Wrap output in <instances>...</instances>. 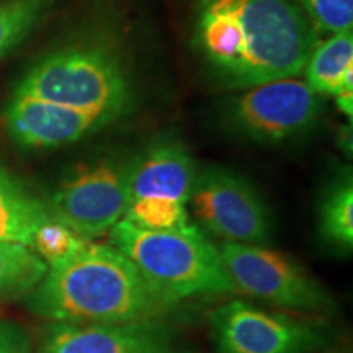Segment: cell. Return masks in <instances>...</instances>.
Returning <instances> with one entry per match:
<instances>
[{
	"label": "cell",
	"instance_id": "7c38bea8",
	"mask_svg": "<svg viewBox=\"0 0 353 353\" xmlns=\"http://www.w3.org/2000/svg\"><path fill=\"white\" fill-rule=\"evenodd\" d=\"M198 167L182 143L162 139L128 162V203L165 198L187 205Z\"/></svg>",
	"mask_w": 353,
	"mask_h": 353
},
{
	"label": "cell",
	"instance_id": "9a60e30c",
	"mask_svg": "<svg viewBox=\"0 0 353 353\" xmlns=\"http://www.w3.org/2000/svg\"><path fill=\"white\" fill-rule=\"evenodd\" d=\"M319 234L335 252L352 254L353 182L350 172H343L324 192L319 206Z\"/></svg>",
	"mask_w": 353,
	"mask_h": 353
},
{
	"label": "cell",
	"instance_id": "277c9868",
	"mask_svg": "<svg viewBox=\"0 0 353 353\" xmlns=\"http://www.w3.org/2000/svg\"><path fill=\"white\" fill-rule=\"evenodd\" d=\"M26 95L110 117L125 112L130 83L117 54L101 44H76L44 56L17 85Z\"/></svg>",
	"mask_w": 353,
	"mask_h": 353
},
{
	"label": "cell",
	"instance_id": "ba28073f",
	"mask_svg": "<svg viewBox=\"0 0 353 353\" xmlns=\"http://www.w3.org/2000/svg\"><path fill=\"white\" fill-rule=\"evenodd\" d=\"M210 327L218 353H312L325 343L317 322L272 314L242 299L213 311Z\"/></svg>",
	"mask_w": 353,
	"mask_h": 353
},
{
	"label": "cell",
	"instance_id": "d6986e66",
	"mask_svg": "<svg viewBox=\"0 0 353 353\" xmlns=\"http://www.w3.org/2000/svg\"><path fill=\"white\" fill-rule=\"evenodd\" d=\"M316 32L339 34L352 32L353 0H294Z\"/></svg>",
	"mask_w": 353,
	"mask_h": 353
},
{
	"label": "cell",
	"instance_id": "2e32d148",
	"mask_svg": "<svg viewBox=\"0 0 353 353\" xmlns=\"http://www.w3.org/2000/svg\"><path fill=\"white\" fill-rule=\"evenodd\" d=\"M48 272V263L32 247L0 242V301L26 298Z\"/></svg>",
	"mask_w": 353,
	"mask_h": 353
},
{
	"label": "cell",
	"instance_id": "44dd1931",
	"mask_svg": "<svg viewBox=\"0 0 353 353\" xmlns=\"http://www.w3.org/2000/svg\"><path fill=\"white\" fill-rule=\"evenodd\" d=\"M0 353H32L30 335L20 324L0 319Z\"/></svg>",
	"mask_w": 353,
	"mask_h": 353
},
{
	"label": "cell",
	"instance_id": "8fae6325",
	"mask_svg": "<svg viewBox=\"0 0 353 353\" xmlns=\"http://www.w3.org/2000/svg\"><path fill=\"white\" fill-rule=\"evenodd\" d=\"M10 138L30 149H54L77 143L113 120L26 95H13L3 113Z\"/></svg>",
	"mask_w": 353,
	"mask_h": 353
},
{
	"label": "cell",
	"instance_id": "ac0fdd59",
	"mask_svg": "<svg viewBox=\"0 0 353 353\" xmlns=\"http://www.w3.org/2000/svg\"><path fill=\"white\" fill-rule=\"evenodd\" d=\"M54 2L56 0H0V57L28 37Z\"/></svg>",
	"mask_w": 353,
	"mask_h": 353
},
{
	"label": "cell",
	"instance_id": "8992f818",
	"mask_svg": "<svg viewBox=\"0 0 353 353\" xmlns=\"http://www.w3.org/2000/svg\"><path fill=\"white\" fill-rule=\"evenodd\" d=\"M187 205L196 226L224 242L265 245L272 241L268 206L236 172L216 165L198 170Z\"/></svg>",
	"mask_w": 353,
	"mask_h": 353
},
{
	"label": "cell",
	"instance_id": "52a82bcc",
	"mask_svg": "<svg viewBox=\"0 0 353 353\" xmlns=\"http://www.w3.org/2000/svg\"><path fill=\"white\" fill-rule=\"evenodd\" d=\"M128 162L107 156L77 165L48 201L52 218L85 241L110 232L128 208Z\"/></svg>",
	"mask_w": 353,
	"mask_h": 353
},
{
	"label": "cell",
	"instance_id": "5bb4252c",
	"mask_svg": "<svg viewBox=\"0 0 353 353\" xmlns=\"http://www.w3.org/2000/svg\"><path fill=\"white\" fill-rule=\"evenodd\" d=\"M304 69L306 83L317 95H337L348 81H353L352 32L332 34L317 43Z\"/></svg>",
	"mask_w": 353,
	"mask_h": 353
},
{
	"label": "cell",
	"instance_id": "6da1fadb",
	"mask_svg": "<svg viewBox=\"0 0 353 353\" xmlns=\"http://www.w3.org/2000/svg\"><path fill=\"white\" fill-rule=\"evenodd\" d=\"M317 34L293 0H198L196 44L232 87L299 76Z\"/></svg>",
	"mask_w": 353,
	"mask_h": 353
},
{
	"label": "cell",
	"instance_id": "4fadbf2b",
	"mask_svg": "<svg viewBox=\"0 0 353 353\" xmlns=\"http://www.w3.org/2000/svg\"><path fill=\"white\" fill-rule=\"evenodd\" d=\"M52 219L48 201L0 167V242L32 247L34 234Z\"/></svg>",
	"mask_w": 353,
	"mask_h": 353
},
{
	"label": "cell",
	"instance_id": "3957f363",
	"mask_svg": "<svg viewBox=\"0 0 353 353\" xmlns=\"http://www.w3.org/2000/svg\"><path fill=\"white\" fill-rule=\"evenodd\" d=\"M108 234L110 245L125 254L145 280L176 303L234 293L218 247L201 229L149 231L121 219Z\"/></svg>",
	"mask_w": 353,
	"mask_h": 353
},
{
	"label": "cell",
	"instance_id": "30bf717a",
	"mask_svg": "<svg viewBox=\"0 0 353 353\" xmlns=\"http://www.w3.org/2000/svg\"><path fill=\"white\" fill-rule=\"evenodd\" d=\"M39 353H175L174 337L161 321L125 324L51 322Z\"/></svg>",
	"mask_w": 353,
	"mask_h": 353
},
{
	"label": "cell",
	"instance_id": "ffe728a7",
	"mask_svg": "<svg viewBox=\"0 0 353 353\" xmlns=\"http://www.w3.org/2000/svg\"><path fill=\"white\" fill-rule=\"evenodd\" d=\"M85 242V239L79 237L68 226L52 218L44 223L34 234L32 249L48 265H52L69 257L70 254L81 249Z\"/></svg>",
	"mask_w": 353,
	"mask_h": 353
},
{
	"label": "cell",
	"instance_id": "9c48e42d",
	"mask_svg": "<svg viewBox=\"0 0 353 353\" xmlns=\"http://www.w3.org/2000/svg\"><path fill=\"white\" fill-rule=\"evenodd\" d=\"M321 110L306 81L288 77L249 87L231 107V121L247 138L280 144L306 132Z\"/></svg>",
	"mask_w": 353,
	"mask_h": 353
},
{
	"label": "cell",
	"instance_id": "5b68a950",
	"mask_svg": "<svg viewBox=\"0 0 353 353\" xmlns=\"http://www.w3.org/2000/svg\"><path fill=\"white\" fill-rule=\"evenodd\" d=\"M218 250L234 291L290 311L334 309V299L324 285L286 254L239 242H223Z\"/></svg>",
	"mask_w": 353,
	"mask_h": 353
},
{
	"label": "cell",
	"instance_id": "7a4b0ae2",
	"mask_svg": "<svg viewBox=\"0 0 353 353\" xmlns=\"http://www.w3.org/2000/svg\"><path fill=\"white\" fill-rule=\"evenodd\" d=\"M33 314L70 324H125L161 321L176 301L157 290L134 263L110 244L87 241L48 265L46 275L26 296Z\"/></svg>",
	"mask_w": 353,
	"mask_h": 353
},
{
	"label": "cell",
	"instance_id": "e0dca14e",
	"mask_svg": "<svg viewBox=\"0 0 353 353\" xmlns=\"http://www.w3.org/2000/svg\"><path fill=\"white\" fill-rule=\"evenodd\" d=\"M123 219L149 231L192 232L200 229L190 218L187 205L165 198H138L128 203Z\"/></svg>",
	"mask_w": 353,
	"mask_h": 353
}]
</instances>
